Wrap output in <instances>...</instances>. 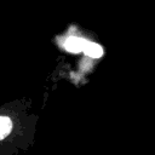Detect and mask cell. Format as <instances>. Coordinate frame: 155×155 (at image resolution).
Segmentation results:
<instances>
[{"label":"cell","mask_w":155,"mask_h":155,"mask_svg":"<svg viewBox=\"0 0 155 155\" xmlns=\"http://www.w3.org/2000/svg\"><path fill=\"white\" fill-rule=\"evenodd\" d=\"M87 41L85 39H81V38H75V36H71L65 42V48L69 51V52H73V53H76V52H80V51H84V47L86 46Z\"/></svg>","instance_id":"6da1fadb"},{"label":"cell","mask_w":155,"mask_h":155,"mask_svg":"<svg viewBox=\"0 0 155 155\" xmlns=\"http://www.w3.org/2000/svg\"><path fill=\"white\" fill-rule=\"evenodd\" d=\"M12 128V121L7 116H0V139L8 136Z\"/></svg>","instance_id":"3957f363"},{"label":"cell","mask_w":155,"mask_h":155,"mask_svg":"<svg viewBox=\"0 0 155 155\" xmlns=\"http://www.w3.org/2000/svg\"><path fill=\"white\" fill-rule=\"evenodd\" d=\"M84 52L92 58H99L103 54V48L96 42H87L84 47Z\"/></svg>","instance_id":"7a4b0ae2"}]
</instances>
